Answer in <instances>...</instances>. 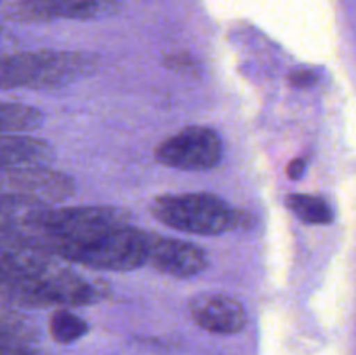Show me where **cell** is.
I'll return each mask as SVG.
<instances>
[{
    "mask_svg": "<svg viewBox=\"0 0 356 355\" xmlns=\"http://www.w3.org/2000/svg\"><path fill=\"white\" fill-rule=\"evenodd\" d=\"M305 173H306V160L305 159H294L289 162L287 174L291 180H299V178H302V174Z\"/></svg>",
    "mask_w": 356,
    "mask_h": 355,
    "instance_id": "2e32d148",
    "label": "cell"
},
{
    "mask_svg": "<svg viewBox=\"0 0 356 355\" xmlns=\"http://www.w3.org/2000/svg\"><path fill=\"white\" fill-rule=\"evenodd\" d=\"M49 333L52 340L61 345H70L79 341L89 333V326L82 317L66 308L56 310L49 319Z\"/></svg>",
    "mask_w": 356,
    "mask_h": 355,
    "instance_id": "4fadbf2b",
    "label": "cell"
},
{
    "mask_svg": "<svg viewBox=\"0 0 356 355\" xmlns=\"http://www.w3.org/2000/svg\"><path fill=\"white\" fill-rule=\"evenodd\" d=\"M167 65H169V68L179 70V72H183V70L191 72V68H193V59L186 54H172L167 58Z\"/></svg>",
    "mask_w": 356,
    "mask_h": 355,
    "instance_id": "9a60e30c",
    "label": "cell"
},
{
    "mask_svg": "<svg viewBox=\"0 0 356 355\" xmlns=\"http://www.w3.org/2000/svg\"><path fill=\"white\" fill-rule=\"evenodd\" d=\"M44 120L40 110L19 103H0V134L35 131Z\"/></svg>",
    "mask_w": 356,
    "mask_h": 355,
    "instance_id": "8fae6325",
    "label": "cell"
},
{
    "mask_svg": "<svg viewBox=\"0 0 356 355\" xmlns=\"http://www.w3.org/2000/svg\"><path fill=\"white\" fill-rule=\"evenodd\" d=\"M131 214L111 205H80V207H45L31 212L24 219L28 232L38 244L59 254L68 247L79 246L99 233L129 225Z\"/></svg>",
    "mask_w": 356,
    "mask_h": 355,
    "instance_id": "6da1fadb",
    "label": "cell"
},
{
    "mask_svg": "<svg viewBox=\"0 0 356 355\" xmlns=\"http://www.w3.org/2000/svg\"><path fill=\"white\" fill-rule=\"evenodd\" d=\"M124 0H17L9 7V17L23 23L56 19L89 21L106 17L120 9Z\"/></svg>",
    "mask_w": 356,
    "mask_h": 355,
    "instance_id": "52a82bcc",
    "label": "cell"
},
{
    "mask_svg": "<svg viewBox=\"0 0 356 355\" xmlns=\"http://www.w3.org/2000/svg\"><path fill=\"white\" fill-rule=\"evenodd\" d=\"M14 298L28 306H83L106 298L108 285L49 265L38 274L13 284Z\"/></svg>",
    "mask_w": 356,
    "mask_h": 355,
    "instance_id": "5b68a950",
    "label": "cell"
},
{
    "mask_svg": "<svg viewBox=\"0 0 356 355\" xmlns=\"http://www.w3.org/2000/svg\"><path fill=\"white\" fill-rule=\"evenodd\" d=\"M156 221L169 228L195 235H218L233 230L242 221L238 212L212 194L160 195L149 205Z\"/></svg>",
    "mask_w": 356,
    "mask_h": 355,
    "instance_id": "3957f363",
    "label": "cell"
},
{
    "mask_svg": "<svg viewBox=\"0 0 356 355\" xmlns=\"http://www.w3.org/2000/svg\"><path fill=\"white\" fill-rule=\"evenodd\" d=\"M148 265L163 275L190 278L209 267V256L197 244L179 239H163L153 233Z\"/></svg>",
    "mask_w": 356,
    "mask_h": 355,
    "instance_id": "9c48e42d",
    "label": "cell"
},
{
    "mask_svg": "<svg viewBox=\"0 0 356 355\" xmlns=\"http://www.w3.org/2000/svg\"><path fill=\"white\" fill-rule=\"evenodd\" d=\"M153 233L131 225L99 233L58 256L97 271H131L148 265Z\"/></svg>",
    "mask_w": 356,
    "mask_h": 355,
    "instance_id": "277c9868",
    "label": "cell"
},
{
    "mask_svg": "<svg viewBox=\"0 0 356 355\" xmlns=\"http://www.w3.org/2000/svg\"><path fill=\"white\" fill-rule=\"evenodd\" d=\"M287 207L308 225H330L334 221L332 207L320 195L291 194L287 197Z\"/></svg>",
    "mask_w": 356,
    "mask_h": 355,
    "instance_id": "7c38bea8",
    "label": "cell"
},
{
    "mask_svg": "<svg viewBox=\"0 0 356 355\" xmlns=\"http://www.w3.org/2000/svg\"><path fill=\"white\" fill-rule=\"evenodd\" d=\"M289 82L294 87H298V89H308V87L315 86V84L318 82V75H316L315 70L298 68L294 70V72H291Z\"/></svg>",
    "mask_w": 356,
    "mask_h": 355,
    "instance_id": "5bb4252c",
    "label": "cell"
},
{
    "mask_svg": "<svg viewBox=\"0 0 356 355\" xmlns=\"http://www.w3.org/2000/svg\"><path fill=\"white\" fill-rule=\"evenodd\" d=\"M188 310L195 324L212 334H238L249 322L245 308L235 298L218 291L195 294L188 303Z\"/></svg>",
    "mask_w": 356,
    "mask_h": 355,
    "instance_id": "ba28073f",
    "label": "cell"
},
{
    "mask_svg": "<svg viewBox=\"0 0 356 355\" xmlns=\"http://www.w3.org/2000/svg\"><path fill=\"white\" fill-rule=\"evenodd\" d=\"M54 150L47 141L24 134H0V167L47 166Z\"/></svg>",
    "mask_w": 356,
    "mask_h": 355,
    "instance_id": "30bf717a",
    "label": "cell"
},
{
    "mask_svg": "<svg viewBox=\"0 0 356 355\" xmlns=\"http://www.w3.org/2000/svg\"><path fill=\"white\" fill-rule=\"evenodd\" d=\"M222 153V139L214 129L190 125L163 139L155 148V159L172 169L209 171L219 166Z\"/></svg>",
    "mask_w": 356,
    "mask_h": 355,
    "instance_id": "8992f818",
    "label": "cell"
},
{
    "mask_svg": "<svg viewBox=\"0 0 356 355\" xmlns=\"http://www.w3.org/2000/svg\"><path fill=\"white\" fill-rule=\"evenodd\" d=\"M97 56L70 51H30L0 58V89H58L89 75Z\"/></svg>",
    "mask_w": 356,
    "mask_h": 355,
    "instance_id": "7a4b0ae2",
    "label": "cell"
}]
</instances>
